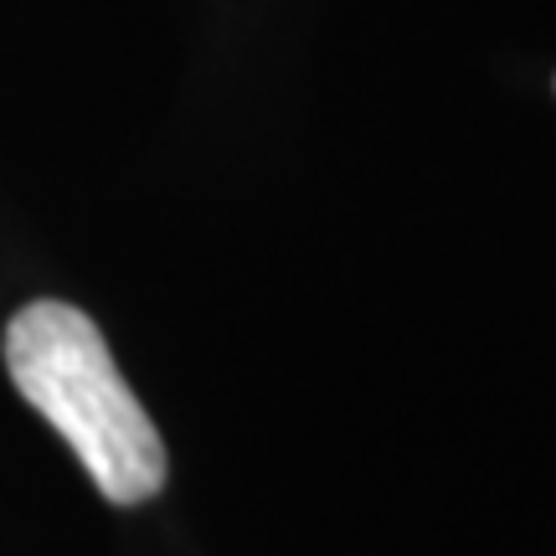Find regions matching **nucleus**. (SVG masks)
<instances>
[{
	"label": "nucleus",
	"instance_id": "nucleus-1",
	"mask_svg": "<svg viewBox=\"0 0 556 556\" xmlns=\"http://www.w3.org/2000/svg\"><path fill=\"white\" fill-rule=\"evenodd\" d=\"M5 371L78 454L109 505H144L165 490V443L109 356L103 330L78 304H26L5 325Z\"/></svg>",
	"mask_w": 556,
	"mask_h": 556
}]
</instances>
